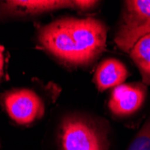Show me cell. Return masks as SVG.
Returning <instances> with one entry per match:
<instances>
[{
    "label": "cell",
    "instance_id": "9",
    "mask_svg": "<svg viewBox=\"0 0 150 150\" xmlns=\"http://www.w3.org/2000/svg\"><path fill=\"white\" fill-rule=\"evenodd\" d=\"M127 150H150V117L136 134Z\"/></svg>",
    "mask_w": 150,
    "mask_h": 150
},
{
    "label": "cell",
    "instance_id": "5",
    "mask_svg": "<svg viewBox=\"0 0 150 150\" xmlns=\"http://www.w3.org/2000/svg\"><path fill=\"white\" fill-rule=\"evenodd\" d=\"M3 103L9 117L20 125H29L44 114V103L31 89H13L3 97Z\"/></svg>",
    "mask_w": 150,
    "mask_h": 150
},
{
    "label": "cell",
    "instance_id": "6",
    "mask_svg": "<svg viewBox=\"0 0 150 150\" xmlns=\"http://www.w3.org/2000/svg\"><path fill=\"white\" fill-rule=\"evenodd\" d=\"M146 86L143 83L122 84L113 88L109 109L116 117H128L137 112L144 103Z\"/></svg>",
    "mask_w": 150,
    "mask_h": 150
},
{
    "label": "cell",
    "instance_id": "2",
    "mask_svg": "<svg viewBox=\"0 0 150 150\" xmlns=\"http://www.w3.org/2000/svg\"><path fill=\"white\" fill-rule=\"evenodd\" d=\"M59 139L62 150H109L105 124L81 115L66 117L60 124Z\"/></svg>",
    "mask_w": 150,
    "mask_h": 150
},
{
    "label": "cell",
    "instance_id": "10",
    "mask_svg": "<svg viewBox=\"0 0 150 150\" xmlns=\"http://www.w3.org/2000/svg\"><path fill=\"white\" fill-rule=\"evenodd\" d=\"M3 67H4V55H3V51L1 48H0V78L2 76Z\"/></svg>",
    "mask_w": 150,
    "mask_h": 150
},
{
    "label": "cell",
    "instance_id": "7",
    "mask_svg": "<svg viewBox=\"0 0 150 150\" xmlns=\"http://www.w3.org/2000/svg\"><path fill=\"white\" fill-rule=\"evenodd\" d=\"M129 76L126 66L116 59L103 60L95 71L94 82L100 91L122 85Z\"/></svg>",
    "mask_w": 150,
    "mask_h": 150
},
{
    "label": "cell",
    "instance_id": "4",
    "mask_svg": "<svg viewBox=\"0 0 150 150\" xmlns=\"http://www.w3.org/2000/svg\"><path fill=\"white\" fill-rule=\"evenodd\" d=\"M98 1L86 0H28V1L0 2V19L27 17L42 15L59 9L70 8L78 11H90L98 5Z\"/></svg>",
    "mask_w": 150,
    "mask_h": 150
},
{
    "label": "cell",
    "instance_id": "1",
    "mask_svg": "<svg viewBox=\"0 0 150 150\" xmlns=\"http://www.w3.org/2000/svg\"><path fill=\"white\" fill-rule=\"evenodd\" d=\"M38 39L42 46L58 59L80 66L101 55L106 46L107 30L97 19L67 17L42 26Z\"/></svg>",
    "mask_w": 150,
    "mask_h": 150
},
{
    "label": "cell",
    "instance_id": "8",
    "mask_svg": "<svg viewBox=\"0 0 150 150\" xmlns=\"http://www.w3.org/2000/svg\"><path fill=\"white\" fill-rule=\"evenodd\" d=\"M128 54L140 72L142 83L150 85V33L139 39Z\"/></svg>",
    "mask_w": 150,
    "mask_h": 150
},
{
    "label": "cell",
    "instance_id": "3",
    "mask_svg": "<svg viewBox=\"0 0 150 150\" xmlns=\"http://www.w3.org/2000/svg\"><path fill=\"white\" fill-rule=\"evenodd\" d=\"M150 33V0L124 1L121 20L115 35L120 50L129 53L134 43Z\"/></svg>",
    "mask_w": 150,
    "mask_h": 150
}]
</instances>
